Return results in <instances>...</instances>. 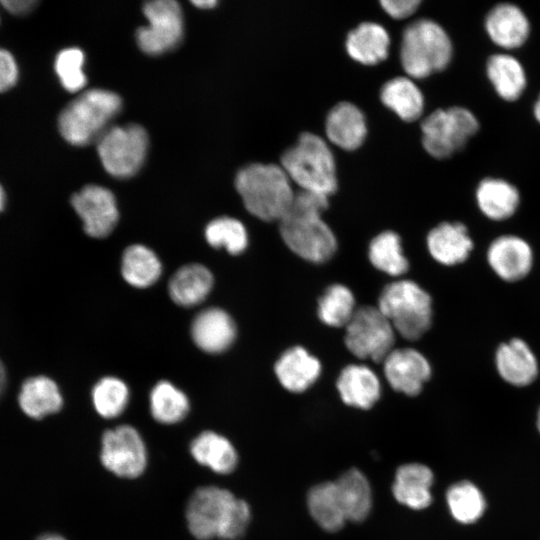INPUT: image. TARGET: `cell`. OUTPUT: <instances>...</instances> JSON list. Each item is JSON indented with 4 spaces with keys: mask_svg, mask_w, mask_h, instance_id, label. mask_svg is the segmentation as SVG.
Wrapping results in <instances>:
<instances>
[{
    "mask_svg": "<svg viewBox=\"0 0 540 540\" xmlns=\"http://www.w3.org/2000/svg\"><path fill=\"white\" fill-rule=\"evenodd\" d=\"M37 540H67L63 536L55 533H46L37 538Z\"/></svg>",
    "mask_w": 540,
    "mask_h": 540,
    "instance_id": "46",
    "label": "cell"
},
{
    "mask_svg": "<svg viewBox=\"0 0 540 540\" xmlns=\"http://www.w3.org/2000/svg\"><path fill=\"white\" fill-rule=\"evenodd\" d=\"M18 403L25 415L38 420L60 411L63 397L51 378L33 376L22 383Z\"/></svg>",
    "mask_w": 540,
    "mask_h": 540,
    "instance_id": "27",
    "label": "cell"
},
{
    "mask_svg": "<svg viewBox=\"0 0 540 540\" xmlns=\"http://www.w3.org/2000/svg\"><path fill=\"white\" fill-rule=\"evenodd\" d=\"M162 263L149 247L134 244L126 248L121 261V274L133 287L147 288L158 281Z\"/></svg>",
    "mask_w": 540,
    "mask_h": 540,
    "instance_id": "32",
    "label": "cell"
},
{
    "mask_svg": "<svg viewBox=\"0 0 540 540\" xmlns=\"http://www.w3.org/2000/svg\"><path fill=\"white\" fill-rule=\"evenodd\" d=\"M148 149V135L137 124L114 126L97 140V151L105 170L114 177L133 176L141 168Z\"/></svg>",
    "mask_w": 540,
    "mask_h": 540,
    "instance_id": "9",
    "label": "cell"
},
{
    "mask_svg": "<svg viewBox=\"0 0 540 540\" xmlns=\"http://www.w3.org/2000/svg\"><path fill=\"white\" fill-rule=\"evenodd\" d=\"M100 460L109 472L118 477L137 478L146 469L147 448L133 426L119 425L103 433Z\"/></svg>",
    "mask_w": 540,
    "mask_h": 540,
    "instance_id": "11",
    "label": "cell"
},
{
    "mask_svg": "<svg viewBox=\"0 0 540 540\" xmlns=\"http://www.w3.org/2000/svg\"><path fill=\"white\" fill-rule=\"evenodd\" d=\"M446 502L452 517L464 525L479 521L487 506L482 491L468 480L452 484L446 491Z\"/></svg>",
    "mask_w": 540,
    "mask_h": 540,
    "instance_id": "34",
    "label": "cell"
},
{
    "mask_svg": "<svg viewBox=\"0 0 540 540\" xmlns=\"http://www.w3.org/2000/svg\"><path fill=\"white\" fill-rule=\"evenodd\" d=\"M143 12L148 26L137 30L136 39L146 54L159 55L175 48L183 35V15L174 0L147 2Z\"/></svg>",
    "mask_w": 540,
    "mask_h": 540,
    "instance_id": "12",
    "label": "cell"
},
{
    "mask_svg": "<svg viewBox=\"0 0 540 540\" xmlns=\"http://www.w3.org/2000/svg\"><path fill=\"white\" fill-rule=\"evenodd\" d=\"M536 426H537L538 432L540 433V407L537 411Z\"/></svg>",
    "mask_w": 540,
    "mask_h": 540,
    "instance_id": "49",
    "label": "cell"
},
{
    "mask_svg": "<svg viewBox=\"0 0 540 540\" xmlns=\"http://www.w3.org/2000/svg\"><path fill=\"white\" fill-rule=\"evenodd\" d=\"M533 111L535 118L540 122V94L534 104Z\"/></svg>",
    "mask_w": 540,
    "mask_h": 540,
    "instance_id": "47",
    "label": "cell"
},
{
    "mask_svg": "<svg viewBox=\"0 0 540 540\" xmlns=\"http://www.w3.org/2000/svg\"><path fill=\"white\" fill-rule=\"evenodd\" d=\"M307 506L314 521L328 532L340 530L347 521L335 482L313 486L307 496Z\"/></svg>",
    "mask_w": 540,
    "mask_h": 540,
    "instance_id": "31",
    "label": "cell"
},
{
    "mask_svg": "<svg viewBox=\"0 0 540 540\" xmlns=\"http://www.w3.org/2000/svg\"><path fill=\"white\" fill-rule=\"evenodd\" d=\"M485 29L490 39L500 47L521 46L530 33V22L516 4L503 2L493 6L485 17Z\"/></svg>",
    "mask_w": 540,
    "mask_h": 540,
    "instance_id": "19",
    "label": "cell"
},
{
    "mask_svg": "<svg viewBox=\"0 0 540 540\" xmlns=\"http://www.w3.org/2000/svg\"><path fill=\"white\" fill-rule=\"evenodd\" d=\"M479 128L477 117L467 108L436 109L421 123L422 145L435 158H447L462 149Z\"/></svg>",
    "mask_w": 540,
    "mask_h": 540,
    "instance_id": "8",
    "label": "cell"
},
{
    "mask_svg": "<svg viewBox=\"0 0 540 540\" xmlns=\"http://www.w3.org/2000/svg\"><path fill=\"white\" fill-rule=\"evenodd\" d=\"M152 417L161 424H175L183 420L190 409L187 395L169 381L154 385L149 395Z\"/></svg>",
    "mask_w": 540,
    "mask_h": 540,
    "instance_id": "35",
    "label": "cell"
},
{
    "mask_svg": "<svg viewBox=\"0 0 540 540\" xmlns=\"http://www.w3.org/2000/svg\"><path fill=\"white\" fill-rule=\"evenodd\" d=\"M274 370L280 384L286 390L301 393L318 379L321 364L306 349L294 346L279 357Z\"/></svg>",
    "mask_w": 540,
    "mask_h": 540,
    "instance_id": "20",
    "label": "cell"
},
{
    "mask_svg": "<svg viewBox=\"0 0 540 540\" xmlns=\"http://www.w3.org/2000/svg\"><path fill=\"white\" fill-rule=\"evenodd\" d=\"M494 363L500 378L514 387L529 386L539 375V362L534 351L518 337L498 345Z\"/></svg>",
    "mask_w": 540,
    "mask_h": 540,
    "instance_id": "16",
    "label": "cell"
},
{
    "mask_svg": "<svg viewBox=\"0 0 540 540\" xmlns=\"http://www.w3.org/2000/svg\"><path fill=\"white\" fill-rule=\"evenodd\" d=\"M205 238L210 246L224 248L232 255L242 253L248 245L245 226L231 217L212 220L205 228Z\"/></svg>",
    "mask_w": 540,
    "mask_h": 540,
    "instance_id": "39",
    "label": "cell"
},
{
    "mask_svg": "<svg viewBox=\"0 0 540 540\" xmlns=\"http://www.w3.org/2000/svg\"><path fill=\"white\" fill-rule=\"evenodd\" d=\"M192 3L198 8L209 9V8H213L217 4V1L215 0H197L196 1L195 0V1H192Z\"/></svg>",
    "mask_w": 540,
    "mask_h": 540,
    "instance_id": "45",
    "label": "cell"
},
{
    "mask_svg": "<svg viewBox=\"0 0 540 540\" xmlns=\"http://www.w3.org/2000/svg\"><path fill=\"white\" fill-rule=\"evenodd\" d=\"M335 485L346 520H365L372 506V492L365 475L358 469H350L335 481Z\"/></svg>",
    "mask_w": 540,
    "mask_h": 540,
    "instance_id": "30",
    "label": "cell"
},
{
    "mask_svg": "<svg viewBox=\"0 0 540 540\" xmlns=\"http://www.w3.org/2000/svg\"><path fill=\"white\" fill-rule=\"evenodd\" d=\"M368 257L375 268L391 276H400L409 267L402 251L401 239L392 231H384L372 239Z\"/></svg>",
    "mask_w": 540,
    "mask_h": 540,
    "instance_id": "36",
    "label": "cell"
},
{
    "mask_svg": "<svg viewBox=\"0 0 540 540\" xmlns=\"http://www.w3.org/2000/svg\"><path fill=\"white\" fill-rule=\"evenodd\" d=\"M190 454L202 466L221 475L232 473L238 463L233 444L221 434L203 431L190 443Z\"/></svg>",
    "mask_w": 540,
    "mask_h": 540,
    "instance_id": "25",
    "label": "cell"
},
{
    "mask_svg": "<svg viewBox=\"0 0 540 540\" xmlns=\"http://www.w3.org/2000/svg\"><path fill=\"white\" fill-rule=\"evenodd\" d=\"M281 167L300 190L329 196L337 189L334 156L327 143L316 134L302 133L283 153Z\"/></svg>",
    "mask_w": 540,
    "mask_h": 540,
    "instance_id": "4",
    "label": "cell"
},
{
    "mask_svg": "<svg viewBox=\"0 0 540 540\" xmlns=\"http://www.w3.org/2000/svg\"><path fill=\"white\" fill-rule=\"evenodd\" d=\"M380 98L404 121L416 120L423 111V94L408 77L400 76L387 81L381 89Z\"/></svg>",
    "mask_w": 540,
    "mask_h": 540,
    "instance_id": "33",
    "label": "cell"
},
{
    "mask_svg": "<svg viewBox=\"0 0 540 540\" xmlns=\"http://www.w3.org/2000/svg\"><path fill=\"white\" fill-rule=\"evenodd\" d=\"M18 66L13 55L0 48V92L12 88L18 80Z\"/></svg>",
    "mask_w": 540,
    "mask_h": 540,
    "instance_id": "41",
    "label": "cell"
},
{
    "mask_svg": "<svg viewBox=\"0 0 540 540\" xmlns=\"http://www.w3.org/2000/svg\"><path fill=\"white\" fill-rule=\"evenodd\" d=\"M328 207V196L300 190L280 222L286 246L299 257L314 263L329 260L337 250V240L321 214Z\"/></svg>",
    "mask_w": 540,
    "mask_h": 540,
    "instance_id": "1",
    "label": "cell"
},
{
    "mask_svg": "<svg viewBox=\"0 0 540 540\" xmlns=\"http://www.w3.org/2000/svg\"><path fill=\"white\" fill-rule=\"evenodd\" d=\"M120 97L111 91L91 89L70 102L58 120L62 137L83 146L98 140L121 109Z\"/></svg>",
    "mask_w": 540,
    "mask_h": 540,
    "instance_id": "5",
    "label": "cell"
},
{
    "mask_svg": "<svg viewBox=\"0 0 540 540\" xmlns=\"http://www.w3.org/2000/svg\"><path fill=\"white\" fill-rule=\"evenodd\" d=\"M486 73L500 97L516 100L526 87V73L521 62L511 54L495 53L486 62Z\"/></svg>",
    "mask_w": 540,
    "mask_h": 540,
    "instance_id": "29",
    "label": "cell"
},
{
    "mask_svg": "<svg viewBox=\"0 0 540 540\" xmlns=\"http://www.w3.org/2000/svg\"><path fill=\"white\" fill-rule=\"evenodd\" d=\"M390 45L386 29L374 22H364L351 30L346 39V50L355 61L374 65L388 55Z\"/></svg>",
    "mask_w": 540,
    "mask_h": 540,
    "instance_id": "28",
    "label": "cell"
},
{
    "mask_svg": "<svg viewBox=\"0 0 540 540\" xmlns=\"http://www.w3.org/2000/svg\"><path fill=\"white\" fill-rule=\"evenodd\" d=\"M383 370L390 386L408 396L418 395L431 376L427 358L412 348L393 349L383 360Z\"/></svg>",
    "mask_w": 540,
    "mask_h": 540,
    "instance_id": "15",
    "label": "cell"
},
{
    "mask_svg": "<svg viewBox=\"0 0 540 540\" xmlns=\"http://www.w3.org/2000/svg\"><path fill=\"white\" fill-rule=\"evenodd\" d=\"M452 42L445 29L431 19L412 22L403 32L400 59L413 78H425L444 69L452 57Z\"/></svg>",
    "mask_w": 540,
    "mask_h": 540,
    "instance_id": "6",
    "label": "cell"
},
{
    "mask_svg": "<svg viewBox=\"0 0 540 540\" xmlns=\"http://www.w3.org/2000/svg\"><path fill=\"white\" fill-rule=\"evenodd\" d=\"M345 327V345L360 359L383 362L393 350L395 330L378 307L363 306L356 309Z\"/></svg>",
    "mask_w": 540,
    "mask_h": 540,
    "instance_id": "10",
    "label": "cell"
},
{
    "mask_svg": "<svg viewBox=\"0 0 540 540\" xmlns=\"http://www.w3.org/2000/svg\"><path fill=\"white\" fill-rule=\"evenodd\" d=\"M84 62V53L75 47L63 49L56 56L55 71L67 91L77 92L85 86Z\"/></svg>",
    "mask_w": 540,
    "mask_h": 540,
    "instance_id": "40",
    "label": "cell"
},
{
    "mask_svg": "<svg viewBox=\"0 0 540 540\" xmlns=\"http://www.w3.org/2000/svg\"><path fill=\"white\" fill-rule=\"evenodd\" d=\"M355 311L353 293L341 284L329 286L318 301V316L328 326H346Z\"/></svg>",
    "mask_w": 540,
    "mask_h": 540,
    "instance_id": "37",
    "label": "cell"
},
{
    "mask_svg": "<svg viewBox=\"0 0 540 540\" xmlns=\"http://www.w3.org/2000/svg\"><path fill=\"white\" fill-rule=\"evenodd\" d=\"M325 130L333 144L345 150H354L361 146L366 137V120L356 105L340 102L329 111Z\"/></svg>",
    "mask_w": 540,
    "mask_h": 540,
    "instance_id": "22",
    "label": "cell"
},
{
    "mask_svg": "<svg viewBox=\"0 0 540 540\" xmlns=\"http://www.w3.org/2000/svg\"><path fill=\"white\" fill-rule=\"evenodd\" d=\"M7 383V373L3 362L0 360V397Z\"/></svg>",
    "mask_w": 540,
    "mask_h": 540,
    "instance_id": "44",
    "label": "cell"
},
{
    "mask_svg": "<svg viewBox=\"0 0 540 540\" xmlns=\"http://www.w3.org/2000/svg\"><path fill=\"white\" fill-rule=\"evenodd\" d=\"M336 386L345 404L360 409L371 408L381 394L377 375L365 365L346 366L341 371Z\"/></svg>",
    "mask_w": 540,
    "mask_h": 540,
    "instance_id": "23",
    "label": "cell"
},
{
    "mask_svg": "<svg viewBox=\"0 0 540 540\" xmlns=\"http://www.w3.org/2000/svg\"><path fill=\"white\" fill-rule=\"evenodd\" d=\"M213 275L204 265L187 264L179 268L168 283V293L174 303L193 307L202 303L213 287Z\"/></svg>",
    "mask_w": 540,
    "mask_h": 540,
    "instance_id": "24",
    "label": "cell"
},
{
    "mask_svg": "<svg viewBox=\"0 0 540 540\" xmlns=\"http://www.w3.org/2000/svg\"><path fill=\"white\" fill-rule=\"evenodd\" d=\"M235 186L248 212L263 221H280L295 195L290 178L276 164L244 167L236 176Z\"/></svg>",
    "mask_w": 540,
    "mask_h": 540,
    "instance_id": "3",
    "label": "cell"
},
{
    "mask_svg": "<svg viewBox=\"0 0 540 540\" xmlns=\"http://www.w3.org/2000/svg\"><path fill=\"white\" fill-rule=\"evenodd\" d=\"M427 248L435 261L454 266L469 258L474 242L463 223L442 222L428 233Z\"/></svg>",
    "mask_w": 540,
    "mask_h": 540,
    "instance_id": "18",
    "label": "cell"
},
{
    "mask_svg": "<svg viewBox=\"0 0 540 540\" xmlns=\"http://www.w3.org/2000/svg\"><path fill=\"white\" fill-rule=\"evenodd\" d=\"M191 337L200 350L210 354L221 353L234 342L236 325L232 317L223 309L206 308L193 319Z\"/></svg>",
    "mask_w": 540,
    "mask_h": 540,
    "instance_id": "17",
    "label": "cell"
},
{
    "mask_svg": "<svg viewBox=\"0 0 540 540\" xmlns=\"http://www.w3.org/2000/svg\"><path fill=\"white\" fill-rule=\"evenodd\" d=\"M395 332L407 340H417L431 327V296L417 283L398 280L384 287L378 306Z\"/></svg>",
    "mask_w": 540,
    "mask_h": 540,
    "instance_id": "7",
    "label": "cell"
},
{
    "mask_svg": "<svg viewBox=\"0 0 540 540\" xmlns=\"http://www.w3.org/2000/svg\"><path fill=\"white\" fill-rule=\"evenodd\" d=\"M6 196L3 187L0 184V212L5 208Z\"/></svg>",
    "mask_w": 540,
    "mask_h": 540,
    "instance_id": "48",
    "label": "cell"
},
{
    "mask_svg": "<svg viewBox=\"0 0 540 540\" xmlns=\"http://www.w3.org/2000/svg\"><path fill=\"white\" fill-rule=\"evenodd\" d=\"M486 260L491 270L501 280L513 283L526 278L534 264L531 245L513 234L498 236L489 244Z\"/></svg>",
    "mask_w": 540,
    "mask_h": 540,
    "instance_id": "14",
    "label": "cell"
},
{
    "mask_svg": "<svg viewBox=\"0 0 540 540\" xmlns=\"http://www.w3.org/2000/svg\"><path fill=\"white\" fill-rule=\"evenodd\" d=\"M476 202L484 216L494 221H503L516 212L520 194L512 183L501 178L487 177L477 186Z\"/></svg>",
    "mask_w": 540,
    "mask_h": 540,
    "instance_id": "26",
    "label": "cell"
},
{
    "mask_svg": "<svg viewBox=\"0 0 540 540\" xmlns=\"http://www.w3.org/2000/svg\"><path fill=\"white\" fill-rule=\"evenodd\" d=\"M187 526L197 540H237L251 519L249 505L228 489L203 486L190 496L186 511Z\"/></svg>",
    "mask_w": 540,
    "mask_h": 540,
    "instance_id": "2",
    "label": "cell"
},
{
    "mask_svg": "<svg viewBox=\"0 0 540 540\" xmlns=\"http://www.w3.org/2000/svg\"><path fill=\"white\" fill-rule=\"evenodd\" d=\"M419 0H382V8L387 14L396 19L412 15L420 5Z\"/></svg>",
    "mask_w": 540,
    "mask_h": 540,
    "instance_id": "42",
    "label": "cell"
},
{
    "mask_svg": "<svg viewBox=\"0 0 540 540\" xmlns=\"http://www.w3.org/2000/svg\"><path fill=\"white\" fill-rule=\"evenodd\" d=\"M1 5L11 14L26 15L31 12L37 4L35 0H2Z\"/></svg>",
    "mask_w": 540,
    "mask_h": 540,
    "instance_id": "43",
    "label": "cell"
},
{
    "mask_svg": "<svg viewBox=\"0 0 540 540\" xmlns=\"http://www.w3.org/2000/svg\"><path fill=\"white\" fill-rule=\"evenodd\" d=\"M71 204L81 218L86 234L91 237L108 236L118 222L116 199L102 186H85L72 196Z\"/></svg>",
    "mask_w": 540,
    "mask_h": 540,
    "instance_id": "13",
    "label": "cell"
},
{
    "mask_svg": "<svg viewBox=\"0 0 540 540\" xmlns=\"http://www.w3.org/2000/svg\"><path fill=\"white\" fill-rule=\"evenodd\" d=\"M432 470L420 463L400 466L392 486L394 498L402 505L414 510L427 508L432 502Z\"/></svg>",
    "mask_w": 540,
    "mask_h": 540,
    "instance_id": "21",
    "label": "cell"
},
{
    "mask_svg": "<svg viewBox=\"0 0 540 540\" xmlns=\"http://www.w3.org/2000/svg\"><path fill=\"white\" fill-rule=\"evenodd\" d=\"M130 398L129 388L117 377L100 379L92 389V402L96 412L105 419L120 416L126 409Z\"/></svg>",
    "mask_w": 540,
    "mask_h": 540,
    "instance_id": "38",
    "label": "cell"
}]
</instances>
